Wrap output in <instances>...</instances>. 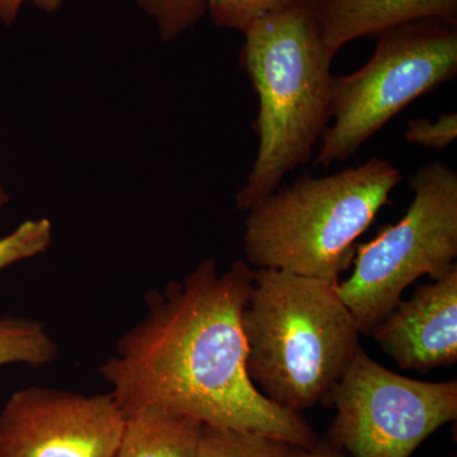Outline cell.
I'll use <instances>...</instances> for the list:
<instances>
[{
    "label": "cell",
    "instance_id": "obj_1",
    "mask_svg": "<svg viewBox=\"0 0 457 457\" xmlns=\"http://www.w3.org/2000/svg\"><path fill=\"white\" fill-rule=\"evenodd\" d=\"M252 286L245 262L220 272L207 258L180 281L146 294V314L99 366L125 417L156 407L291 446L317 444L302 414L267 399L246 372L242 314Z\"/></svg>",
    "mask_w": 457,
    "mask_h": 457
},
{
    "label": "cell",
    "instance_id": "obj_2",
    "mask_svg": "<svg viewBox=\"0 0 457 457\" xmlns=\"http://www.w3.org/2000/svg\"><path fill=\"white\" fill-rule=\"evenodd\" d=\"M243 35L239 62L258 96L257 156L236 197L246 212L311 161L330 122L335 56L312 4L262 18Z\"/></svg>",
    "mask_w": 457,
    "mask_h": 457
},
{
    "label": "cell",
    "instance_id": "obj_3",
    "mask_svg": "<svg viewBox=\"0 0 457 457\" xmlns=\"http://www.w3.org/2000/svg\"><path fill=\"white\" fill-rule=\"evenodd\" d=\"M242 328L252 383L300 414L327 400L361 347L336 285L284 270H253Z\"/></svg>",
    "mask_w": 457,
    "mask_h": 457
},
{
    "label": "cell",
    "instance_id": "obj_4",
    "mask_svg": "<svg viewBox=\"0 0 457 457\" xmlns=\"http://www.w3.org/2000/svg\"><path fill=\"white\" fill-rule=\"evenodd\" d=\"M402 179L395 165L376 156L329 176L303 174L246 212V260L257 269L338 284L360 237L393 204Z\"/></svg>",
    "mask_w": 457,
    "mask_h": 457
},
{
    "label": "cell",
    "instance_id": "obj_5",
    "mask_svg": "<svg viewBox=\"0 0 457 457\" xmlns=\"http://www.w3.org/2000/svg\"><path fill=\"white\" fill-rule=\"evenodd\" d=\"M368 62L332 86L330 120L315 165L330 167L356 154L408 104L457 75V25L427 18L378 36Z\"/></svg>",
    "mask_w": 457,
    "mask_h": 457
},
{
    "label": "cell",
    "instance_id": "obj_6",
    "mask_svg": "<svg viewBox=\"0 0 457 457\" xmlns=\"http://www.w3.org/2000/svg\"><path fill=\"white\" fill-rule=\"evenodd\" d=\"M413 200L396 224L386 225L354 253V269L336 285L361 335L371 336L409 286L422 276L441 278L457 257V173L431 162L411 179Z\"/></svg>",
    "mask_w": 457,
    "mask_h": 457
},
{
    "label": "cell",
    "instance_id": "obj_7",
    "mask_svg": "<svg viewBox=\"0 0 457 457\" xmlns=\"http://www.w3.org/2000/svg\"><path fill=\"white\" fill-rule=\"evenodd\" d=\"M326 402L336 418L326 436L348 457H411L457 418V381L414 380L385 369L359 348Z\"/></svg>",
    "mask_w": 457,
    "mask_h": 457
},
{
    "label": "cell",
    "instance_id": "obj_8",
    "mask_svg": "<svg viewBox=\"0 0 457 457\" xmlns=\"http://www.w3.org/2000/svg\"><path fill=\"white\" fill-rule=\"evenodd\" d=\"M125 420L110 392L32 385L0 411V457H114Z\"/></svg>",
    "mask_w": 457,
    "mask_h": 457
},
{
    "label": "cell",
    "instance_id": "obj_9",
    "mask_svg": "<svg viewBox=\"0 0 457 457\" xmlns=\"http://www.w3.org/2000/svg\"><path fill=\"white\" fill-rule=\"evenodd\" d=\"M371 336L405 371L428 372L456 363L457 264L400 300Z\"/></svg>",
    "mask_w": 457,
    "mask_h": 457
},
{
    "label": "cell",
    "instance_id": "obj_10",
    "mask_svg": "<svg viewBox=\"0 0 457 457\" xmlns=\"http://www.w3.org/2000/svg\"><path fill=\"white\" fill-rule=\"evenodd\" d=\"M324 44L333 56L348 42L413 21L457 25V0H312Z\"/></svg>",
    "mask_w": 457,
    "mask_h": 457
},
{
    "label": "cell",
    "instance_id": "obj_11",
    "mask_svg": "<svg viewBox=\"0 0 457 457\" xmlns=\"http://www.w3.org/2000/svg\"><path fill=\"white\" fill-rule=\"evenodd\" d=\"M203 423L162 408L126 417L114 457H196Z\"/></svg>",
    "mask_w": 457,
    "mask_h": 457
},
{
    "label": "cell",
    "instance_id": "obj_12",
    "mask_svg": "<svg viewBox=\"0 0 457 457\" xmlns=\"http://www.w3.org/2000/svg\"><path fill=\"white\" fill-rule=\"evenodd\" d=\"M59 357L50 330L36 319L0 315V368L27 365L45 368Z\"/></svg>",
    "mask_w": 457,
    "mask_h": 457
},
{
    "label": "cell",
    "instance_id": "obj_13",
    "mask_svg": "<svg viewBox=\"0 0 457 457\" xmlns=\"http://www.w3.org/2000/svg\"><path fill=\"white\" fill-rule=\"evenodd\" d=\"M290 447L260 433L204 425L196 457H286Z\"/></svg>",
    "mask_w": 457,
    "mask_h": 457
},
{
    "label": "cell",
    "instance_id": "obj_14",
    "mask_svg": "<svg viewBox=\"0 0 457 457\" xmlns=\"http://www.w3.org/2000/svg\"><path fill=\"white\" fill-rule=\"evenodd\" d=\"M312 3V0H204L206 13L216 26L242 33L262 18Z\"/></svg>",
    "mask_w": 457,
    "mask_h": 457
},
{
    "label": "cell",
    "instance_id": "obj_15",
    "mask_svg": "<svg viewBox=\"0 0 457 457\" xmlns=\"http://www.w3.org/2000/svg\"><path fill=\"white\" fill-rule=\"evenodd\" d=\"M152 18L162 40H177L206 14L204 0H134Z\"/></svg>",
    "mask_w": 457,
    "mask_h": 457
},
{
    "label": "cell",
    "instance_id": "obj_16",
    "mask_svg": "<svg viewBox=\"0 0 457 457\" xmlns=\"http://www.w3.org/2000/svg\"><path fill=\"white\" fill-rule=\"evenodd\" d=\"M53 239V224L49 219H29L21 222L7 236L0 237V270L46 253Z\"/></svg>",
    "mask_w": 457,
    "mask_h": 457
},
{
    "label": "cell",
    "instance_id": "obj_17",
    "mask_svg": "<svg viewBox=\"0 0 457 457\" xmlns=\"http://www.w3.org/2000/svg\"><path fill=\"white\" fill-rule=\"evenodd\" d=\"M457 137L456 112L442 113L436 120H408L404 139L411 144L441 150L451 145Z\"/></svg>",
    "mask_w": 457,
    "mask_h": 457
},
{
    "label": "cell",
    "instance_id": "obj_18",
    "mask_svg": "<svg viewBox=\"0 0 457 457\" xmlns=\"http://www.w3.org/2000/svg\"><path fill=\"white\" fill-rule=\"evenodd\" d=\"M62 3L64 0H0V22L13 25L25 4H33L47 13H55L62 8Z\"/></svg>",
    "mask_w": 457,
    "mask_h": 457
},
{
    "label": "cell",
    "instance_id": "obj_19",
    "mask_svg": "<svg viewBox=\"0 0 457 457\" xmlns=\"http://www.w3.org/2000/svg\"><path fill=\"white\" fill-rule=\"evenodd\" d=\"M286 457H348L327 438L318 440L312 447L291 446Z\"/></svg>",
    "mask_w": 457,
    "mask_h": 457
},
{
    "label": "cell",
    "instance_id": "obj_20",
    "mask_svg": "<svg viewBox=\"0 0 457 457\" xmlns=\"http://www.w3.org/2000/svg\"><path fill=\"white\" fill-rule=\"evenodd\" d=\"M9 203V195L7 189L3 186L2 179H0V209Z\"/></svg>",
    "mask_w": 457,
    "mask_h": 457
},
{
    "label": "cell",
    "instance_id": "obj_21",
    "mask_svg": "<svg viewBox=\"0 0 457 457\" xmlns=\"http://www.w3.org/2000/svg\"><path fill=\"white\" fill-rule=\"evenodd\" d=\"M450 457H456V455H455V453H453V456H450Z\"/></svg>",
    "mask_w": 457,
    "mask_h": 457
}]
</instances>
